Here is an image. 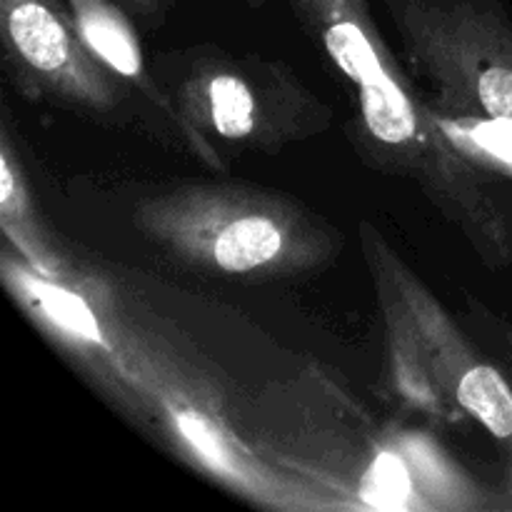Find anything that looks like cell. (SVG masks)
<instances>
[{
  "label": "cell",
  "mask_w": 512,
  "mask_h": 512,
  "mask_svg": "<svg viewBox=\"0 0 512 512\" xmlns=\"http://www.w3.org/2000/svg\"><path fill=\"white\" fill-rule=\"evenodd\" d=\"M178 425L183 428L185 438H188L190 443H193L195 448H198L200 453L210 460V463L213 465L223 463V448H220L218 440L213 438V433H210V428L205 425V420L195 418V415H190V413H183V415H178Z\"/></svg>",
  "instance_id": "30bf717a"
},
{
  "label": "cell",
  "mask_w": 512,
  "mask_h": 512,
  "mask_svg": "<svg viewBox=\"0 0 512 512\" xmlns=\"http://www.w3.org/2000/svg\"><path fill=\"white\" fill-rule=\"evenodd\" d=\"M363 88L365 123L383 143H405L415 138L413 105L398 83L383 68H373L358 80Z\"/></svg>",
  "instance_id": "7a4b0ae2"
},
{
  "label": "cell",
  "mask_w": 512,
  "mask_h": 512,
  "mask_svg": "<svg viewBox=\"0 0 512 512\" xmlns=\"http://www.w3.org/2000/svg\"><path fill=\"white\" fill-rule=\"evenodd\" d=\"M73 8L85 43L118 73L138 75V45L123 18L103 0H73Z\"/></svg>",
  "instance_id": "6da1fadb"
},
{
  "label": "cell",
  "mask_w": 512,
  "mask_h": 512,
  "mask_svg": "<svg viewBox=\"0 0 512 512\" xmlns=\"http://www.w3.org/2000/svg\"><path fill=\"white\" fill-rule=\"evenodd\" d=\"M23 283L25 288H28V293L43 305L45 313H48L60 328L70 330L73 335L90 340V343H103L98 320H95V315L90 313V308L78 298V295L68 293V290L63 288H55V285L38 278H23Z\"/></svg>",
  "instance_id": "8992f818"
},
{
  "label": "cell",
  "mask_w": 512,
  "mask_h": 512,
  "mask_svg": "<svg viewBox=\"0 0 512 512\" xmlns=\"http://www.w3.org/2000/svg\"><path fill=\"white\" fill-rule=\"evenodd\" d=\"M210 115L225 138H243L253 130L255 103L248 85L235 75H218L210 83Z\"/></svg>",
  "instance_id": "5b68a950"
},
{
  "label": "cell",
  "mask_w": 512,
  "mask_h": 512,
  "mask_svg": "<svg viewBox=\"0 0 512 512\" xmlns=\"http://www.w3.org/2000/svg\"><path fill=\"white\" fill-rule=\"evenodd\" d=\"M475 140H478L485 150H490L495 158L512 165V120L493 118V123L475 130Z\"/></svg>",
  "instance_id": "8fae6325"
},
{
  "label": "cell",
  "mask_w": 512,
  "mask_h": 512,
  "mask_svg": "<svg viewBox=\"0 0 512 512\" xmlns=\"http://www.w3.org/2000/svg\"><path fill=\"white\" fill-rule=\"evenodd\" d=\"M360 498L370 508L400 510L410 498V475L395 453H380L360 483Z\"/></svg>",
  "instance_id": "52a82bcc"
},
{
  "label": "cell",
  "mask_w": 512,
  "mask_h": 512,
  "mask_svg": "<svg viewBox=\"0 0 512 512\" xmlns=\"http://www.w3.org/2000/svg\"><path fill=\"white\" fill-rule=\"evenodd\" d=\"M325 45L335 63L358 83L368 70L378 68V55L370 45L368 35L358 23L348 18H338L328 30H325Z\"/></svg>",
  "instance_id": "ba28073f"
},
{
  "label": "cell",
  "mask_w": 512,
  "mask_h": 512,
  "mask_svg": "<svg viewBox=\"0 0 512 512\" xmlns=\"http://www.w3.org/2000/svg\"><path fill=\"white\" fill-rule=\"evenodd\" d=\"M458 398L495 438H512V390L498 370L488 365L468 370Z\"/></svg>",
  "instance_id": "277c9868"
},
{
  "label": "cell",
  "mask_w": 512,
  "mask_h": 512,
  "mask_svg": "<svg viewBox=\"0 0 512 512\" xmlns=\"http://www.w3.org/2000/svg\"><path fill=\"white\" fill-rule=\"evenodd\" d=\"M0 178H3V190H0V195H3V203H8L10 195H13V173H10L8 160L5 158L3 163H0Z\"/></svg>",
  "instance_id": "7c38bea8"
},
{
  "label": "cell",
  "mask_w": 512,
  "mask_h": 512,
  "mask_svg": "<svg viewBox=\"0 0 512 512\" xmlns=\"http://www.w3.org/2000/svg\"><path fill=\"white\" fill-rule=\"evenodd\" d=\"M283 248L278 225L260 215H248L225 225L215 238V260L228 273H248L260 268Z\"/></svg>",
  "instance_id": "3957f363"
},
{
  "label": "cell",
  "mask_w": 512,
  "mask_h": 512,
  "mask_svg": "<svg viewBox=\"0 0 512 512\" xmlns=\"http://www.w3.org/2000/svg\"><path fill=\"white\" fill-rule=\"evenodd\" d=\"M478 95L490 118L512 120V68L490 65L478 80Z\"/></svg>",
  "instance_id": "9c48e42d"
}]
</instances>
